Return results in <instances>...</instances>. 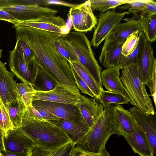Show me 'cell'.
<instances>
[{
  "instance_id": "cell-1",
  "label": "cell",
  "mask_w": 156,
  "mask_h": 156,
  "mask_svg": "<svg viewBox=\"0 0 156 156\" xmlns=\"http://www.w3.org/2000/svg\"><path fill=\"white\" fill-rule=\"evenodd\" d=\"M16 37L28 44L37 62L58 84L78 90L67 61L57 50L55 41L61 34L20 25L13 26Z\"/></svg>"
},
{
  "instance_id": "cell-2",
  "label": "cell",
  "mask_w": 156,
  "mask_h": 156,
  "mask_svg": "<svg viewBox=\"0 0 156 156\" xmlns=\"http://www.w3.org/2000/svg\"><path fill=\"white\" fill-rule=\"evenodd\" d=\"M16 129L42 149L53 151L71 144L70 139L60 127L36 115L30 106L27 108L21 126Z\"/></svg>"
},
{
  "instance_id": "cell-3",
  "label": "cell",
  "mask_w": 156,
  "mask_h": 156,
  "mask_svg": "<svg viewBox=\"0 0 156 156\" xmlns=\"http://www.w3.org/2000/svg\"><path fill=\"white\" fill-rule=\"evenodd\" d=\"M66 48L77 58L96 83L102 87L101 78L102 68L95 58L90 41L84 33L71 31L60 36Z\"/></svg>"
},
{
  "instance_id": "cell-4",
  "label": "cell",
  "mask_w": 156,
  "mask_h": 156,
  "mask_svg": "<svg viewBox=\"0 0 156 156\" xmlns=\"http://www.w3.org/2000/svg\"><path fill=\"white\" fill-rule=\"evenodd\" d=\"M114 105L109 104L104 108L84 137L76 146L96 153H100L106 149V142L111 136L113 134L118 135L113 122Z\"/></svg>"
},
{
  "instance_id": "cell-5",
  "label": "cell",
  "mask_w": 156,
  "mask_h": 156,
  "mask_svg": "<svg viewBox=\"0 0 156 156\" xmlns=\"http://www.w3.org/2000/svg\"><path fill=\"white\" fill-rule=\"evenodd\" d=\"M120 77L130 104L147 114H154L156 112L145 85L141 78L137 64H132L124 67Z\"/></svg>"
},
{
  "instance_id": "cell-6",
  "label": "cell",
  "mask_w": 156,
  "mask_h": 156,
  "mask_svg": "<svg viewBox=\"0 0 156 156\" xmlns=\"http://www.w3.org/2000/svg\"><path fill=\"white\" fill-rule=\"evenodd\" d=\"M129 13L128 12H116L115 9L101 12L94 28L91 45L94 48L98 47L122 18Z\"/></svg>"
},
{
  "instance_id": "cell-7",
  "label": "cell",
  "mask_w": 156,
  "mask_h": 156,
  "mask_svg": "<svg viewBox=\"0 0 156 156\" xmlns=\"http://www.w3.org/2000/svg\"><path fill=\"white\" fill-rule=\"evenodd\" d=\"M18 22L28 21L45 16L55 15L57 10L37 5L12 4L0 6Z\"/></svg>"
},
{
  "instance_id": "cell-8",
  "label": "cell",
  "mask_w": 156,
  "mask_h": 156,
  "mask_svg": "<svg viewBox=\"0 0 156 156\" xmlns=\"http://www.w3.org/2000/svg\"><path fill=\"white\" fill-rule=\"evenodd\" d=\"M69 17L75 31L83 33L90 31L95 28L97 23L91 8L90 0L71 8L69 12Z\"/></svg>"
},
{
  "instance_id": "cell-9",
  "label": "cell",
  "mask_w": 156,
  "mask_h": 156,
  "mask_svg": "<svg viewBox=\"0 0 156 156\" xmlns=\"http://www.w3.org/2000/svg\"><path fill=\"white\" fill-rule=\"evenodd\" d=\"M9 66L10 70L22 83L32 86L37 73L38 64L34 58L29 64L14 48L10 52Z\"/></svg>"
},
{
  "instance_id": "cell-10",
  "label": "cell",
  "mask_w": 156,
  "mask_h": 156,
  "mask_svg": "<svg viewBox=\"0 0 156 156\" xmlns=\"http://www.w3.org/2000/svg\"><path fill=\"white\" fill-rule=\"evenodd\" d=\"M80 91L72 90L58 84L53 90L47 91H36L33 100H40L70 104L79 106L82 103Z\"/></svg>"
},
{
  "instance_id": "cell-11",
  "label": "cell",
  "mask_w": 156,
  "mask_h": 156,
  "mask_svg": "<svg viewBox=\"0 0 156 156\" xmlns=\"http://www.w3.org/2000/svg\"><path fill=\"white\" fill-rule=\"evenodd\" d=\"M34 108L45 110L59 119L77 122L84 119L78 106L75 105L40 100H33Z\"/></svg>"
},
{
  "instance_id": "cell-12",
  "label": "cell",
  "mask_w": 156,
  "mask_h": 156,
  "mask_svg": "<svg viewBox=\"0 0 156 156\" xmlns=\"http://www.w3.org/2000/svg\"><path fill=\"white\" fill-rule=\"evenodd\" d=\"M30 27L62 35L70 32V28L65 20L59 16L49 15L28 21L18 22L14 26Z\"/></svg>"
},
{
  "instance_id": "cell-13",
  "label": "cell",
  "mask_w": 156,
  "mask_h": 156,
  "mask_svg": "<svg viewBox=\"0 0 156 156\" xmlns=\"http://www.w3.org/2000/svg\"><path fill=\"white\" fill-rule=\"evenodd\" d=\"M129 111L141 127L147 138L152 156L156 154V114H147L135 106L131 107Z\"/></svg>"
},
{
  "instance_id": "cell-14",
  "label": "cell",
  "mask_w": 156,
  "mask_h": 156,
  "mask_svg": "<svg viewBox=\"0 0 156 156\" xmlns=\"http://www.w3.org/2000/svg\"><path fill=\"white\" fill-rule=\"evenodd\" d=\"M0 97L8 111L11 103L20 97L13 74L7 70L0 60Z\"/></svg>"
},
{
  "instance_id": "cell-15",
  "label": "cell",
  "mask_w": 156,
  "mask_h": 156,
  "mask_svg": "<svg viewBox=\"0 0 156 156\" xmlns=\"http://www.w3.org/2000/svg\"><path fill=\"white\" fill-rule=\"evenodd\" d=\"M4 143L6 151L17 154L27 153L36 147L29 138L17 129L8 131Z\"/></svg>"
},
{
  "instance_id": "cell-16",
  "label": "cell",
  "mask_w": 156,
  "mask_h": 156,
  "mask_svg": "<svg viewBox=\"0 0 156 156\" xmlns=\"http://www.w3.org/2000/svg\"><path fill=\"white\" fill-rule=\"evenodd\" d=\"M60 127L71 141V144L76 145L84 137L90 128L84 119L77 122L59 119L50 121Z\"/></svg>"
},
{
  "instance_id": "cell-17",
  "label": "cell",
  "mask_w": 156,
  "mask_h": 156,
  "mask_svg": "<svg viewBox=\"0 0 156 156\" xmlns=\"http://www.w3.org/2000/svg\"><path fill=\"white\" fill-rule=\"evenodd\" d=\"M133 115L128 110L125 109L120 105L114 104L113 111V122L119 136L125 138L132 135Z\"/></svg>"
},
{
  "instance_id": "cell-18",
  "label": "cell",
  "mask_w": 156,
  "mask_h": 156,
  "mask_svg": "<svg viewBox=\"0 0 156 156\" xmlns=\"http://www.w3.org/2000/svg\"><path fill=\"white\" fill-rule=\"evenodd\" d=\"M132 122V135L125 138V139L135 153L140 156H152L145 134L133 116Z\"/></svg>"
},
{
  "instance_id": "cell-19",
  "label": "cell",
  "mask_w": 156,
  "mask_h": 156,
  "mask_svg": "<svg viewBox=\"0 0 156 156\" xmlns=\"http://www.w3.org/2000/svg\"><path fill=\"white\" fill-rule=\"evenodd\" d=\"M134 18L126 20L124 23H119L112 29L105 41H115L124 42L132 34L143 32L138 20L137 15Z\"/></svg>"
},
{
  "instance_id": "cell-20",
  "label": "cell",
  "mask_w": 156,
  "mask_h": 156,
  "mask_svg": "<svg viewBox=\"0 0 156 156\" xmlns=\"http://www.w3.org/2000/svg\"><path fill=\"white\" fill-rule=\"evenodd\" d=\"M120 70L118 67L112 66L103 70L101 74V83L107 91L122 95L130 103V101L124 90L119 77Z\"/></svg>"
},
{
  "instance_id": "cell-21",
  "label": "cell",
  "mask_w": 156,
  "mask_h": 156,
  "mask_svg": "<svg viewBox=\"0 0 156 156\" xmlns=\"http://www.w3.org/2000/svg\"><path fill=\"white\" fill-rule=\"evenodd\" d=\"M124 42L105 41L99 58L100 63L104 67H116L119 58L122 54V48Z\"/></svg>"
},
{
  "instance_id": "cell-22",
  "label": "cell",
  "mask_w": 156,
  "mask_h": 156,
  "mask_svg": "<svg viewBox=\"0 0 156 156\" xmlns=\"http://www.w3.org/2000/svg\"><path fill=\"white\" fill-rule=\"evenodd\" d=\"M82 103L78 106L83 118L90 127L103 112L104 107L94 98L82 95Z\"/></svg>"
},
{
  "instance_id": "cell-23",
  "label": "cell",
  "mask_w": 156,
  "mask_h": 156,
  "mask_svg": "<svg viewBox=\"0 0 156 156\" xmlns=\"http://www.w3.org/2000/svg\"><path fill=\"white\" fill-rule=\"evenodd\" d=\"M137 65L141 80L146 85L156 66V60L151 43L146 41L142 57Z\"/></svg>"
},
{
  "instance_id": "cell-24",
  "label": "cell",
  "mask_w": 156,
  "mask_h": 156,
  "mask_svg": "<svg viewBox=\"0 0 156 156\" xmlns=\"http://www.w3.org/2000/svg\"><path fill=\"white\" fill-rule=\"evenodd\" d=\"M138 45L133 51L130 55L125 57L122 54L120 56L116 65L120 69L132 64L139 63L142 57L145 43L147 41L143 32L139 34Z\"/></svg>"
},
{
  "instance_id": "cell-25",
  "label": "cell",
  "mask_w": 156,
  "mask_h": 156,
  "mask_svg": "<svg viewBox=\"0 0 156 156\" xmlns=\"http://www.w3.org/2000/svg\"><path fill=\"white\" fill-rule=\"evenodd\" d=\"M37 62V73L32 87L36 91H47L53 89L58 83Z\"/></svg>"
},
{
  "instance_id": "cell-26",
  "label": "cell",
  "mask_w": 156,
  "mask_h": 156,
  "mask_svg": "<svg viewBox=\"0 0 156 156\" xmlns=\"http://www.w3.org/2000/svg\"><path fill=\"white\" fill-rule=\"evenodd\" d=\"M138 21L147 41L151 43L156 40V14H140Z\"/></svg>"
},
{
  "instance_id": "cell-27",
  "label": "cell",
  "mask_w": 156,
  "mask_h": 156,
  "mask_svg": "<svg viewBox=\"0 0 156 156\" xmlns=\"http://www.w3.org/2000/svg\"><path fill=\"white\" fill-rule=\"evenodd\" d=\"M26 109V106L20 97L10 105L8 112L14 129L21 126Z\"/></svg>"
},
{
  "instance_id": "cell-28",
  "label": "cell",
  "mask_w": 156,
  "mask_h": 156,
  "mask_svg": "<svg viewBox=\"0 0 156 156\" xmlns=\"http://www.w3.org/2000/svg\"><path fill=\"white\" fill-rule=\"evenodd\" d=\"M69 63L71 67L86 82L98 98L100 93L103 90V87H101L96 83L89 73L78 61Z\"/></svg>"
},
{
  "instance_id": "cell-29",
  "label": "cell",
  "mask_w": 156,
  "mask_h": 156,
  "mask_svg": "<svg viewBox=\"0 0 156 156\" xmlns=\"http://www.w3.org/2000/svg\"><path fill=\"white\" fill-rule=\"evenodd\" d=\"M98 101L105 108L110 104L124 105L128 104V100L122 95L115 92L105 90L101 91Z\"/></svg>"
},
{
  "instance_id": "cell-30",
  "label": "cell",
  "mask_w": 156,
  "mask_h": 156,
  "mask_svg": "<svg viewBox=\"0 0 156 156\" xmlns=\"http://www.w3.org/2000/svg\"><path fill=\"white\" fill-rule=\"evenodd\" d=\"M133 0H90L93 11L98 10L104 12L124 4L133 2Z\"/></svg>"
},
{
  "instance_id": "cell-31",
  "label": "cell",
  "mask_w": 156,
  "mask_h": 156,
  "mask_svg": "<svg viewBox=\"0 0 156 156\" xmlns=\"http://www.w3.org/2000/svg\"><path fill=\"white\" fill-rule=\"evenodd\" d=\"M20 97L26 108L31 105L36 91L31 85L23 83H17Z\"/></svg>"
},
{
  "instance_id": "cell-32",
  "label": "cell",
  "mask_w": 156,
  "mask_h": 156,
  "mask_svg": "<svg viewBox=\"0 0 156 156\" xmlns=\"http://www.w3.org/2000/svg\"><path fill=\"white\" fill-rule=\"evenodd\" d=\"M16 42L14 48L22 56L25 63L29 64L34 58L32 51L27 43L22 38L16 37Z\"/></svg>"
},
{
  "instance_id": "cell-33",
  "label": "cell",
  "mask_w": 156,
  "mask_h": 156,
  "mask_svg": "<svg viewBox=\"0 0 156 156\" xmlns=\"http://www.w3.org/2000/svg\"><path fill=\"white\" fill-rule=\"evenodd\" d=\"M0 128L4 132L5 136L8 131L14 129L10 119L8 112L0 97Z\"/></svg>"
},
{
  "instance_id": "cell-34",
  "label": "cell",
  "mask_w": 156,
  "mask_h": 156,
  "mask_svg": "<svg viewBox=\"0 0 156 156\" xmlns=\"http://www.w3.org/2000/svg\"><path fill=\"white\" fill-rule=\"evenodd\" d=\"M139 34L137 33L133 34L126 38L122 47V55L127 57L133 51L138 44Z\"/></svg>"
},
{
  "instance_id": "cell-35",
  "label": "cell",
  "mask_w": 156,
  "mask_h": 156,
  "mask_svg": "<svg viewBox=\"0 0 156 156\" xmlns=\"http://www.w3.org/2000/svg\"><path fill=\"white\" fill-rule=\"evenodd\" d=\"M150 0H133V1L119 6L118 8L122 10L128 9V12L132 13L133 15L141 13L143 6Z\"/></svg>"
},
{
  "instance_id": "cell-36",
  "label": "cell",
  "mask_w": 156,
  "mask_h": 156,
  "mask_svg": "<svg viewBox=\"0 0 156 156\" xmlns=\"http://www.w3.org/2000/svg\"><path fill=\"white\" fill-rule=\"evenodd\" d=\"M71 69L75 82L78 88L80 90L82 93L87 94L98 100V97L90 90L86 82L72 68H71Z\"/></svg>"
},
{
  "instance_id": "cell-37",
  "label": "cell",
  "mask_w": 156,
  "mask_h": 156,
  "mask_svg": "<svg viewBox=\"0 0 156 156\" xmlns=\"http://www.w3.org/2000/svg\"><path fill=\"white\" fill-rule=\"evenodd\" d=\"M59 36L55 39V48L59 53L69 62L77 61L76 57L65 46L60 39Z\"/></svg>"
},
{
  "instance_id": "cell-38",
  "label": "cell",
  "mask_w": 156,
  "mask_h": 156,
  "mask_svg": "<svg viewBox=\"0 0 156 156\" xmlns=\"http://www.w3.org/2000/svg\"><path fill=\"white\" fill-rule=\"evenodd\" d=\"M68 146L53 151L47 150L35 147L33 149L31 156H61Z\"/></svg>"
},
{
  "instance_id": "cell-39",
  "label": "cell",
  "mask_w": 156,
  "mask_h": 156,
  "mask_svg": "<svg viewBox=\"0 0 156 156\" xmlns=\"http://www.w3.org/2000/svg\"><path fill=\"white\" fill-rule=\"evenodd\" d=\"M70 156H111V155L106 149L100 153H96L88 151L75 146L73 149Z\"/></svg>"
},
{
  "instance_id": "cell-40",
  "label": "cell",
  "mask_w": 156,
  "mask_h": 156,
  "mask_svg": "<svg viewBox=\"0 0 156 156\" xmlns=\"http://www.w3.org/2000/svg\"><path fill=\"white\" fill-rule=\"evenodd\" d=\"M146 86L149 87L151 93L155 107L156 106V66H155L151 77Z\"/></svg>"
},
{
  "instance_id": "cell-41",
  "label": "cell",
  "mask_w": 156,
  "mask_h": 156,
  "mask_svg": "<svg viewBox=\"0 0 156 156\" xmlns=\"http://www.w3.org/2000/svg\"><path fill=\"white\" fill-rule=\"evenodd\" d=\"M33 112L43 119L49 121L57 120L59 118L49 112L44 110L35 109L30 105Z\"/></svg>"
},
{
  "instance_id": "cell-42",
  "label": "cell",
  "mask_w": 156,
  "mask_h": 156,
  "mask_svg": "<svg viewBox=\"0 0 156 156\" xmlns=\"http://www.w3.org/2000/svg\"><path fill=\"white\" fill-rule=\"evenodd\" d=\"M150 15L156 14V1L150 0L142 7L141 13Z\"/></svg>"
},
{
  "instance_id": "cell-43",
  "label": "cell",
  "mask_w": 156,
  "mask_h": 156,
  "mask_svg": "<svg viewBox=\"0 0 156 156\" xmlns=\"http://www.w3.org/2000/svg\"><path fill=\"white\" fill-rule=\"evenodd\" d=\"M0 20L7 21L15 25L18 22L8 13L0 9Z\"/></svg>"
},
{
  "instance_id": "cell-44",
  "label": "cell",
  "mask_w": 156,
  "mask_h": 156,
  "mask_svg": "<svg viewBox=\"0 0 156 156\" xmlns=\"http://www.w3.org/2000/svg\"><path fill=\"white\" fill-rule=\"evenodd\" d=\"M47 5H62L72 8L77 6L78 4L70 3L67 2L56 0H45Z\"/></svg>"
},
{
  "instance_id": "cell-45",
  "label": "cell",
  "mask_w": 156,
  "mask_h": 156,
  "mask_svg": "<svg viewBox=\"0 0 156 156\" xmlns=\"http://www.w3.org/2000/svg\"><path fill=\"white\" fill-rule=\"evenodd\" d=\"M32 151L23 154H14L6 151H0V154L1 156H31Z\"/></svg>"
},
{
  "instance_id": "cell-46",
  "label": "cell",
  "mask_w": 156,
  "mask_h": 156,
  "mask_svg": "<svg viewBox=\"0 0 156 156\" xmlns=\"http://www.w3.org/2000/svg\"><path fill=\"white\" fill-rule=\"evenodd\" d=\"M5 136L4 132L0 128V151H5L4 143Z\"/></svg>"
},
{
  "instance_id": "cell-47",
  "label": "cell",
  "mask_w": 156,
  "mask_h": 156,
  "mask_svg": "<svg viewBox=\"0 0 156 156\" xmlns=\"http://www.w3.org/2000/svg\"><path fill=\"white\" fill-rule=\"evenodd\" d=\"M75 146L72 144L69 145L61 156H70L72 151Z\"/></svg>"
},
{
  "instance_id": "cell-48",
  "label": "cell",
  "mask_w": 156,
  "mask_h": 156,
  "mask_svg": "<svg viewBox=\"0 0 156 156\" xmlns=\"http://www.w3.org/2000/svg\"><path fill=\"white\" fill-rule=\"evenodd\" d=\"M2 50H1L0 48V59L2 56Z\"/></svg>"
},
{
  "instance_id": "cell-49",
  "label": "cell",
  "mask_w": 156,
  "mask_h": 156,
  "mask_svg": "<svg viewBox=\"0 0 156 156\" xmlns=\"http://www.w3.org/2000/svg\"><path fill=\"white\" fill-rule=\"evenodd\" d=\"M0 156H1V155H0Z\"/></svg>"
}]
</instances>
